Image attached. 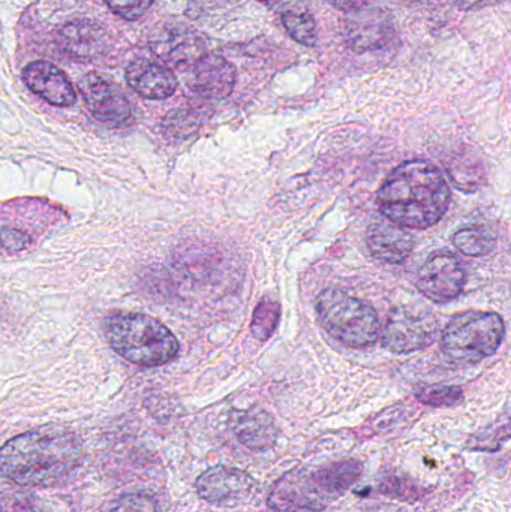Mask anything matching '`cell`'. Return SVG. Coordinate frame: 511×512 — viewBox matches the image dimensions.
<instances>
[{"label":"cell","instance_id":"obj_1","mask_svg":"<svg viewBox=\"0 0 511 512\" xmlns=\"http://www.w3.org/2000/svg\"><path fill=\"white\" fill-rule=\"evenodd\" d=\"M450 188L443 173L428 161H408L393 170L377 194V206L392 224L428 230L443 219Z\"/></svg>","mask_w":511,"mask_h":512},{"label":"cell","instance_id":"obj_2","mask_svg":"<svg viewBox=\"0 0 511 512\" xmlns=\"http://www.w3.org/2000/svg\"><path fill=\"white\" fill-rule=\"evenodd\" d=\"M83 459L77 436L65 430H33L0 448V472L20 486L47 487L68 477Z\"/></svg>","mask_w":511,"mask_h":512},{"label":"cell","instance_id":"obj_3","mask_svg":"<svg viewBox=\"0 0 511 512\" xmlns=\"http://www.w3.org/2000/svg\"><path fill=\"white\" fill-rule=\"evenodd\" d=\"M356 460L333 463L318 469H293L279 478L269 495L276 512H320L345 495L362 475Z\"/></svg>","mask_w":511,"mask_h":512},{"label":"cell","instance_id":"obj_4","mask_svg":"<svg viewBox=\"0 0 511 512\" xmlns=\"http://www.w3.org/2000/svg\"><path fill=\"white\" fill-rule=\"evenodd\" d=\"M105 337L120 357L138 366H164L179 352V342L170 328L143 313L111 316L105 321Z\"/></svg>","mask_w":511,"mask_h":512},{"label":"cell","instance_id":"obj_5","mask_svg":"<svg viewBox=\"0 0 511 512\" xmlns=\"http://www.w3.org/2000/svg\"><path fill=\"white\" fill-rule=\"evenodd\" d=\"M504 336L506 325L498 313L470 310L450 319L441 336V351L449 363L476 364L494 355Z\"/></svg>","mask_w":511,"mask_h":512},{"label":"cell","instance_id":"obj_6","mask_svg":"<svg viewBox=\"0 0 511 512\" xmlns=\"http://www.w3.org/2000/svg\"><path fill=\"white\" fill-rule=\"evenodd\" d=\"M318 321L324 330L347 348H368L377 342V310L341 289L329 288L317 300Z\"/></svg>","mask_w":511,"mask_h":512},{"label":"cell","instance_id":"obj_7","mask_svg":"<svg viewBox=\"0 0 511 512\" xmlns=\"http://www.w3.org/2000/svg\"><path fill=\"white\" fill-rule=\"evenodd\" d=\"M438 334V321L431 310L398 306L390 312L381 342L395 354H410L432 345Z\"/></svg>","mask_w":511,"mask_h":512},{"label":"cell","instance_id":"obj_8","mask_svg":"<svg viewBox=\"0 0 511 512\" xmlns=\"http://www.w3.org/2000/svg\"><path fill=\"white\" fill-rule=\"evenodd\" d=\"M465 280L467 273L459 256L447 249H441L429 255L420 268L417 274V288L429 300L444 304L461 295Z\"/></svg>","mask_w":511,"mask_h":512},{"label":"cell","instance_id":"obj_9","mask_svg":"<svg viewBox=\"0 0 511 512\" xmlns=\"http://www.w3.org/2000/svg\"><path fill=\"white\" fill-rule=\"evenodd\" d=\"M195 487L204 501L230 508L246 504L257 492V483L251 475L230 466L207 469Z\"/></svg>","mask_w":511,"mask_h":512},{"label":"cell","instance_id":"obj_10","mask_svg":"<svg viewBox=\"0 0 511 512\" xmlns=\"http://www.w3.org/2000/svg\"><path fill=\"white\" fill-rule=\"evenodd\" d=\"M78 89L90 113L99 122L108 126H123L131 122L132 104L113 81L90 72L81 78Z\"/></svg>","mask_w":511,"mask_h":512},{"label":"cell","instance_id":"obj_11","mask_svg":"<svg viewBox=\"0 0 511 512\" xmlns=\"http://www.w3.org/2000/svg\"><path fill=\"white\" fill-rule=\"evenodd\" d=\"M152 50L167 65H191L204 54V41L185 26H170L156 33Z\"/></svg>","mask_w":511,"mask_h":512},{"label":"cell","instance_id":"obj_12","mask_svg":"<svg viewBox=\"0 0 511 512\" xmlns=\"http://www.w3.org/2000/svg\"><path fill=\"white\" fill-rule=\"evenodd\" d=\"M23 80L33 93L54 107H71L77 99L71 81L51 63H30L23 71Z\"/></svg>","mask_w":511,"mask_h":512},{"label":"cell","instance_id":"obj_13","mask_svg":"<svg viewBox=\"0 0 511 512\" xmlns=\"http://www.w3.org/2000/svg\"><path fill=\"white\" fill-rule=\"evenodd\" d=\"M350 14L353 18L347 21V41L353 50L365 53L387 44L392 36V24L384 12L372 11L368 5Z\"/></svg>","mask_w":511,"mask_h":512},{"label":"cell","instance_id":"obj_14","mask_svg":"<svg viewBox=\"0 0 511 512\" xmlns=\"http://www.w3.org/2000/svg\"><path fill=\"white\" fill-rule=\"evenodd\" d=\"M129 86L147 99H167L176 92L177 80L165 66L150 60H135L126 69Z\"/></svg>","mask_w":511,"mask_h":512},{"label":"cell","instance_id":"obj_15","mask_svg":"<svg viewBox=\"0 0 511 512\" xmlns=\"http://www.w3.org/2000/svg\"><path fill=\"white\" fill-rule=\"evenodd\" d=\"M366 245L375 258L390 264H399L413 252L414 239L399 225L380 222L369 227Z\"/></svg>","mask_w":511,"mask_h":512},{"label":"cell","instance_id":"obj_16","mask_svg":"<svg viewBox=\"0 0 511 512\" xmlns=\"http://www.w3.org/2000/svg\"><path fill=\"white\" fill-rule=\"evenodd\" d=\"M194 86L206 98H227L236 86V68L215 54L201 57L195 69Z\"/></svg>","mask_w":511,"mask_h":512},{"label":"cell","instance_id":"obj_17","mask_svg":"<svg viewBox=\"0 0 511 512\" xmlns=\"http://www.w3.org/2000/svg\"><path fill=\"white\" fill-rule=\"evenodd\" d=\"M234 432L237 439L249 450L263 451L272 447L278 438V430L272 417L264 411L245 412L236 418Z\"/></svg>","mask_w":511,"mask_h":512},{"label":"cell","instance_id":"obj_18","mask_svg":"<svg viewBox=\"0 0 511 512\" xmlns=\"http://www.w3.org/2000/svg\"><path fill=\"white\" fill-rule=\"evenodd\" d=\"M282 23L294 41L305 47H314L317 44V24L309 9L302 3L288 5L282 12Z\"/></svg>","mask_w":511,"mask_h":512},{"label":"cell","instance_id":"obj_19","mask_svg":"<svg viewBox=\"0 0 511 512\" xmlns=\"http://www.w3.org/2000/svg\"><path fill=\"white\" fill-rule=\"evenodd\" d=\"M453 245L467 256H486L495 248V239L482 227H465L453 237Z\"/></svg>","mask_w":511,"mask_h":512},{"label":"cell","instance_id":"obj_20","mask_svg":"<svg viewBox=\"0 0 511 512\" xmlns=\"http://www.w3.org/2000/svg\"><path fill=\"white\" fill-rule=\"evenodd\" d=\"M281 316V307L276 301L263 300L258 303L257 309L252 318V334L258 340H267L273 333H275L276 325Z\"/></svg>","mask_w":511,"mask_h":512},{"label":"cell","instance_id":"obj_21","mask_svg":"<svg viewBox=\"0 0 511 512\" xmlns=\"http://www.w3.org/2000/svg\"><path fill=\"white\" fill-rule=\"evenodd\" d=\"M419 402L434 408H449L461 402L464 393L458 387H446V385H428L416 390Z\"/></svg>","mask_w":511,"mask_h":512},{"label":"cell","instance_id":"obj_22","mask_svg":"<svg viewBox=\"0 0 511 512\" xmlns=\"http://www.w3.org/2000/svg\"><path fill=\"white\" fill-rule=\"evenodd\" d=\"M107 512H156V504L144 493H132L117 499Z\"/></svg>","mask_w":511,"mask_h":512},{"label":"cell","instance_id":"obj_23","mask_svg":"<svg viewBox=\"0 0 511 512\" xmlns=\"http://www.w3.org/2000/svg\"><path fill=\"white\" fill-rule=\"evenodd\" d=\"M105 3L125 20H137L152 6L153 0H105Z\"/></svg>","mask_w":511,"mask_h":512},{"label":"cell","instance_id":"obj_24","mask_svg":"<svg viewBox=\"0 0 511 512\" xmlns=\"http://www.w3.org/2000/svg\"><path fill=\"white\" fill-rule=\"evenodd\" d=\"M0 512H41L23 493H0Z\"/></svg>","mask_w":511,"mask_h":512},{"label":"cell","instance_id":"obj_25","mask_svg":"<svg viewBox=\"0 0 511 512\" xmlns=\"http://www.w3.org/2000/svg\"><path fill=\"white\" fill-rule=\"evenodd\" d=\"M30 245V237L14 228L0 227V248L8 252H20Z\"/></svg>","mask_w":511,"mask_h":512},{"label":"cell","instance_id":"obj_26","mask_svg":"<svg viewBox=\"0 0 511 512\" xmlns=\"http://www.w3.org/2000/svg\"><path fill=\"white\" fill-rule=\"evenodd\" d=\"M341 11L354 12L369 5V0H324Z\"/></svg>","mask_w":511,"mask_h":512},{"label":"cell","instance_id":"obj_27","mask_svg":"<svg viewBox=\"0 0 511 512\" xmlns=\"http://www.w3.org/2000/svg\"><path fill=\"white\" fill-rule=\"evenodd\" d=\"M503 2V0H456L459 8L470 11V9L485 8V6L494 5V3Z\"/></svg>","mask_w":511,"mask_h":512},{"label":"cell","instance_id":"obj_28","mask_svg":"<svg viewBox=\"0 0 511 512\" xmlns=\"http://www.w3.org/2000/svg\"><path fill=\"white\" fill-rule=\"evenodd\" d=\"M258 2L273 3V2H276V0H258Z\"/></svg>","mask_w":511,"mask_h":512}]
</instances>
